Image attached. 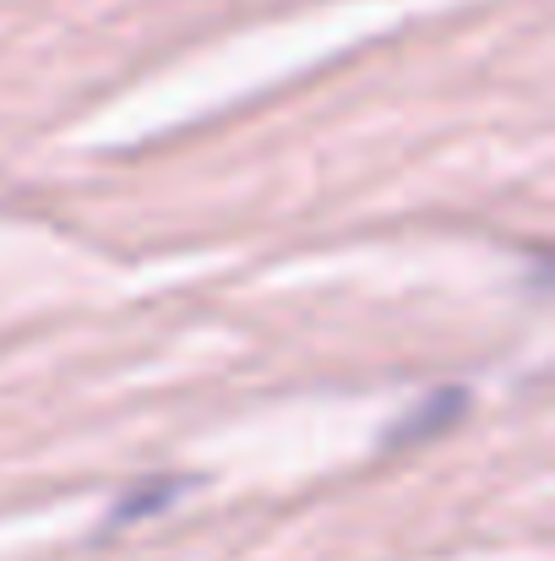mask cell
Here are the masks:
<instances>
[{"mask_svg": "<svg viewBox=\"0 0 555 561\" xmlns=\"http://www.w3.org/2000/svg\"><path fill=\"white\" fill-rule=\"evenodd\" d=\"M458 414H463V392H458V387H452V392H436V398H430V403H419V409H414V414L386 436V442H392V447H408V442H419V436H430V431L452 425Z\"/></svg>", "mask_w": 555, "mask_h": 561, "instance_id": "cell-1", "label": "cell"}, {"mask_svg": "<svg viewBox=\"0 0 555 561\" xmlns=\"http://www.w3.org/2000/svg\"><path fill=\"white\" fill-rule=\"evenodd\" d=\"M170 502H175V485H142V496L115 502L109 524H131V518H142V513H153V507H170Z\"/></svg>", "mask_w": 555, "mask_h": 561, "instance_id": "cell-2", "label": "cell"}]
</instances>
